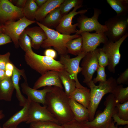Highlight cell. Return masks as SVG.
I'll return each mask as SVG.
<instances>
[{
  "instance_id": "6da1fadb",
  "label": "cell",
  "mask_w": 128,
  "mask_h": 128,
  "mask_svg": "<svg viewBox=\"0 0 128 128\" xmlns=\"http://www.w3.org/2000/svg\"><path fill=\"white\" fill-rule=\"evenodd\" d=\"M46 108L58 121L63 125L75 120L71 110L69 99L63 89L52 86L46 97Z\"/></svg>"
},
{
  "instance_id": "7a4b0ae2",
  "label": "cell",
  "mask_w": 128,
  "mask_h": 128,
  "mask_svg": "<svg viewBox=\"0 0 128 128\" xmlns=\"http://www.w3.org/2000/svg\"><path fill=\"white\" fill-rule=\"evenodd\" d=\"M86 84L90 90L91 100L88 109L89 113L88 121H91L95 117L96 110L103 97L107 93H112L118 84L116 79L112 77L105 82H100L98 85H96L92 80Z\"/></svg>"
},
{
  "instance_id": "3957f363",
  "label": "cell",
  "mask_w": 128,
  "mask_h": 128,
  "mask_svg": "<svg viewBox=\"0 0 128 128\" xmlns=\"http://www.w3.org/2000/svg\"><path fill=\"white\" fill-rule=\"evenodd\" d=\"M36 23L44 31L47 36L46 38L41 47L45 49L53 47L60 55L68 54L66 44L69 41L81 37L80 35L76 34L73 35L63 34L45 26L38 22Z\"/></svg>"
},
{
  "instance_id": "277c9868",
  "label": "cell",
  "mask_w": 128,
  "mask_h": 128,
  "mask_svg": "<svg viewBox=\"0 0 128 128\" xmlns=\"http://www.w3.org/2000/svg\"><path fill=\"white\" fill-rule=\"evenodd\" d=\"M24 59L27 65L41 75L50 71L59 72L64 70V66L59 61L38 55L33 51L25 52Z\"/></svg>"
},
{
  "instance_id": "5b68a950",
  "label": "cell",
  "mask_w": 128,
  "mask_h": 128,
  "mask_svg": "<svg viewBox=\"0 0 128 128\" xmlns=\"http://www.w3.org/2000/svg\"><path fill=\"white\" fill-rule=\"evenodd\" d=\"M116 102L113 94L110 93L105 98L103 111L96 114L91 121L80 122L86 128H110L113 120L112 116L116 110Z\"/></svg>"
},
{
  "instance_id": "8992f818",
  "label": "cell",
  "mask_w": 128,
  "mask_h": 128,
  "mask_svg": "<svg viewBox=\"0 0 128 128\" xmlns=\"http://www.w3.org/2000/svg\"><path fill=\"white\" fill-rule=\"evenodd\" d=\"M128 20L127 16L116 15L105 21L107 30L104 33L108 40L115 42L128 33Z\"/></svg>"
},
{
  "instance_id": "52a82bcc",
  "label": "cell",
  "mask_w": 128,
  "mask_h": 128,
  "mask_svg": "<svg viewBox=\"0 0 128 128\" xmlns=\"http://www.w3.org/2000/svg\"><path fill=\"white\" fill-rule=\"evenodd\" d=\"M94 14L93 16L88 18L84 14H80L78 19V26L79 30H77L76 34L80 35L83 32L96 31L98 33H104L107 30L105 25L100 24L98 21V17L101 14V10L97 8H94Z\"/></svg>"
},
{
  "instance_id": "ba28073f",
  "label": "cell",
  "mask_w": 128,
  "mask_h": 128,
  "mask_svg": "<svg viewBox=\"0 0 128 128\" xmlns=\"http://www.w3.org/2000/svg\"><path fill=\"white\" fill-rule=\"evenodd\" d=\"M36 22L29 20L24 16L16 21H8L2 25V33L10 37L15 47L18 48L20 35L28 26Z\"/></svg>"
},
{
  "instance_id": "9c48e42d",
  "label": "cell",
  "mask_w": 128,
  "mask_h": 128,
  "mask_svg": "<svg viewBox=\"0 0 128 128\" xmlns=\"http://www.w3.org/2000/svg\"><path fill=\"white\" fill-rule=\"evenodd\" d=\"M128 36V33L118 41L113 42L109 40L104 44L102 48L109 60L108 69L110 72L115 73V68L119 63L121 56L120 48L121 45Z\"/></svg>"
},
{
  "instance_id": "30bf717a",
  "label": "cell",
  "mask_w": 128,
  "mask_h": 128,
  "mask_svg": "<svg viewBox=\"0 0 128 128\" xmlns=\"http://www.w3.org/2000/svg\"><path fill=\"white\" fill-rule=\"evenodd\" d=\"M87 53L82 52L76 57L70 58L68 54L60 55L59 61L64 66V70L75 81L76 88H83L78 78V74L81 72L82 68L79 66L81 60Z\"/></svg>"
},
{
  "instance_id": "8fae6325",
  "label": "cell",
  "mask_w": 128,
  "mask_h": 128,
  "mask_svg": "<svg viewBox=\"0 0 128 128\" xmlns=\"http://www.w3.org/2000/svg\"><path fill=\"white\" fill-rule=\"evenodd\" d=\"M98 54L99 49L97 48L87 52L82 59L81 72L84 78L83 83L87 84L92 80L93 74L99 66L98 60Z\"/></svg>"
},
{
  "instance_id": "7c38bea8",
  "label": "cell",
  "mask_w": 128,
  "mask_h": 128,
  "mask_svg": "<svg viewBox=\"0 0 128 128\" xmlns=\"http://www.w3.org/2000/svg\"><path fill=\"white\" fill-rule=\"evenodd\" d=\"M42 121H51L59 124L46 106H41L39 103L31 100L29 108L28 118L26 123L30 124L34 122Z\"/></svg>"
},
{
  "instance_id": "4fadbf2b",
  "label": "cell",
  "mask_w": 128,
  "mask_h": 128,
  "mask_svg": "<svg viewBox=\"0 0 128 128\" xmlns=\"http://www.w3.org/2000/svg\"><path fill=\"white\" fill-rule=\"evenodd\" d=\"M82 4L77 5L71 11L62 17L59 23L56 27V31L67 35H70L72 33H76L78 30L76 27L78 24L77 23L72 24L73 18L78 14H84L87 11V9H84L77 11L78 9L83 6Z\"/></svg>"
},
{
  "instance_id": "5bb4252c",
  "label": "cell",
  "mask_w": 128,
  "mask_h": 128,
  "mask_svg": "<svg viewBox=\"0 0 128 128\" xmlns=\"http://www.w3.org/2000/svg\"><path fill=\"white\" fill-rule=\"evenodd\" d=\"M23 9L8 0H0V24L8 21H15L24 17Z\"/></svg>"
},
{
  "instance_id": "9a60e30c",
  "label": "cell",
  "mask_w": 128,
  "mask_h": 128,
  "mask_svg": "<svg viewBox=\"0 0 128 128\" xmlns=\"http://www.w3.org/2000/svg\"><path fill=\"white\" fill-rule=\"evenodd\" d=\"M80 35L82 39V52L87 53L93 51L101 44H104L108 40L104 33H90L85 32H82Z\"/></svg>"
},
{
  "instance_id": "2e32d148",
  "label": "cell",
  "mask_w": 128,
  "mask_h": 128,
  "mask_svg": "<svg viewBox=\"0 0 128 128\" xmlns=\"http://www.w3.org/2000/svg\"><path fill=\"white\" fill-rule=\"evenodd\" d=\"M21 87L23 93L31 101L45 106L46 94L51 90L52 86L46 87L42 90H38L31 88L27 82L24 81L21 84Z\"/></svg>"
},
{
  "instance_id": "e0dca14e",
  "label": "cell",
  "mask_w": 128,
  "mask_h": 128,
  "mask_svg": "<svg viewBox=\"0 0 128 128\" xmlns=\"http://www.w3.org/2000/svg\"><path fill=\"white\" fill-rule=\"evenodd\" d=\"M52 86L63 89L58 72L50 71L41 75L34 83L33 88L37 89L43 87Z\"/></svg>"
},
{
  "instance_id": "ac0fdd59",
  "label": "cell",
  "mask_w": 128,
  "mask_h": 128,
  "mask_svg": "<svg viewBox=\"0 0 128 128\" xmlns=\"http://www.w3.org/2000/svg\"><path fill=\"white\" fill-rule=\"evenodd\" d=\"M30 99L27 97V102L22 108L18 111L5 122L3 125L4 127H17L22 122H26L28 117V110Z\"/></svg>"
},
{
  "instance_id": "d6986e66",
  "label": "cell",
  "mask_w": 128,
  "mask_h": 128,
  "mask_svg": "<svg viewBox=\"0 0 128 128\" xmlns=\"http://www.w3.org/2000/svg\"><path fill=\"white\" fill-rule=\"evenodd\" d=\"M30 38L32 47L36 50L39 49L47 36L44 31L39 26L27 27L25 30Z\"/></svg>"
},
{
  "instance_id": "ffe728a7",
  "label": "cell",
  "mask_w": 128,
  "mask_h": 128,
  "mask_svg": "<svg viewBox=\"0 0 128 128\" xmlns=\"http://www.w3.org/2000/svg\"><path fill=\"white\" fill-rule=\"evenodd\" d=\"M21 76L23 77L24 81L27 82L24 70L19 69L14 65L11 79L16 91V97L19 101V105L20 106L23 107L26 104L27 98H26L22 95L20 89L19 81Z\"/></svg>"
},
{
  "instance_id": "44dd1931",
  "label": "cell",
  "mask_w": 128,
  "mask_h": 128,
  "mask_svg": "<svg viewBox=\"0 0 128 128\" xmlns=\"http://www.w3.org/2000/svg\"><path fill=\"white\" fill-rule=\"evenodd\" d=\"M69 102L75 120L79 122L89 121V113L87 108L73 100L69 99Z\"/></svg>"
},
{
  "instance_id": "7402d4cb",
  "label": "cell",
  "mask_w": 128,
  "mask_h": 128,
  "mask_svg": "<svg viewBox=\"0 0 128 128\" xmlns=\"http://www.w3.org/2000/svg\"><path fill=\"white\" fill-rule=\"evenodd\" d=\"M68 97L88 109L91 100L90 89L85 87L76 88Z\"/></svg>"
},
{
  "instance_id": "603a6c76",
  "label": "cell",
  "mask_w": 128,
  "mask_h": 128,
  "mask_svg": "<svg viewBox=\"0 0 128 128\" xmlns=\"http://www.w3.org/2000/svg\"><path fill=\"white\" fill-rule=\"evenodd\" d=\"M64 0H47L43 5L39 7L35 14V19L41 22L51 11L59 7Z\"/></svg>"
},
{
  "instance_id": "cb8c5ba5",
  "label": "cell",
  "mask_w": 128,
  "mask_h": 128,
  "mask_svg": "<svg viewBox=\"0 0 128 128\" xmlns=\"http://www.w3.org/2000/svg\"><path fill=\"white\" fill-rule=\"evenodd\" d=\"M14 89L11 78H6L0 81V100L10 101Z\"/></svg>"
},
{
  "instance_id": "d4e9b609",
  "label": "cell",
  "mask_w": 128,
  "mask_h": 128,
  "mask_svg": "<svg viewBox=\"0 0 128 128\" xmlns=\"http://www.w3.org/2000/svg\"><path fill=\"white\" fill-rule=\"evenodd\" d=\"M58 74L62 84L64 87V92L69 97L76 88L75 81L65 70L58 72Z\"/></svg>"
},
{
  "instance_id": "484cf974",
  "label": "cell",
  "mask_w": 128,
  "mask_h": 128,
  "mask_svg": "<svg viewBox=\"0 0 128 128\" xmlns=\"http://www.w3.org/2000/svg\"><path fill=\"white\" fill-rule=\"evenodd\" d=\"M63 17L59 7H58L50 13L41 22V23L48 28L56 27Z\"/></svg>"
},
{
  "instance_id": "4316f807",
  "label": "cell",
  "mask_w": 128,
  "mask_h": 128,
  "mask_svg": "<svg viewBox=\"0 0 128 128\" xmlns=\"http://www.w3.org/2000/svg\"><path fill=\"white\" fill-rule=\"evenodd\" d=\"M107 3L117 14V16H128V0H107Z\"/></svg>"
},
{
  "instance_id": "83f0119b",
  "label": "cell",
  "mask_w": 128,
  "mask_h": 128,
  "mask_svg": "<svg viewBox=\"0 0 128 128\" xmlns=\"http://www.w3.org/2000/svg\"><path fill=\"white\" fill-rule=\"evenodd\" d=\"M82 39L81 37L69 41L67 43L68 53L77 56L82 51Z\"/></svg>"
},
{
  "instance_id": "f1b7e54d",
  "label": "cell",
  "mask_w": 128,
  "mask_h": 128,
  "mask_svg": "<svg viewBox=\"0 0 128 128\" xmlns=\"http://www.w3.org/2000/svg\"><path fill=\"white\" fill-rule=\"evenodd\" d=\"M38 8L34 0H27L23 9L24 16L29 20L35 21L36 13Z\"/></svg>"
},
{
  "instance_id": "f546056e",
  "label": "cell",
  "mask_w": 128,
  "mask_h": 128,
  "mask_svg": "<svg viewBox=\"0 0 128 128\" xmlns=\"http://www.w3.org/2000/svg\"><path fill=\"white\" fill-rule=\"evenodd\" d=\"M113 94L116 103H122L128 101V87H124L122 85H117L114 89Z\"/></svg>"
},
{
  "instance_id": "4dcf8cb0",
  "label": "cell",
  "mask_w": 128,
  "mask_h": 128,
  "mask_svg": "<svg viewBox=\"0 0 128 128\" xmlns=\"http://www.w3.org/2000/svg\"><path fill=\"white\" fill-rule=\"evenodd\" d=\"M19 45L25 52L33 51L31 39L24 31L20 35L19 38Z\"/></svg>"
},
{
  "instance_id": "1f68e13d",
  "label": "cell",
  "mask_w": 128,
  "mask_h": 128,
  "mask_svg": "<svg viewBox=\"0 0 128 128\" xmlns=\"http://www.w3.org/2000/svg\"><path fill=\"white\" fill-rule=\"evenodd\" d=\"M83 0H65L59 7L61 13L63 17L67 14L69 11L77 5L82 4Z\"/></svg>"
},
{
  "instance_id": "d6a6232c",
  "label": "cell",
  "mask_w": 128,
  "mask_h": 128,
  "mask_svg": "<svg viewBox=\"0 0 128 128\" xmlns=\"http://www.w3.org/2000/svg\"><path fill=\"white\" fill-rule=\"evenodd\" d=\"M29 128H63L62 125L50 121L36 122L30 124Z\"/></svg>"
},
{
  "instance_id": "836d02e7",
  "label": "cell",
  "mask_w": 128,
  "mask_h": 128,
  "mask_svg": "<svg viewBox=\"0 0 128 128\" xmlns=\"http://www.w3.org/2000/svg\"><path fill=\"white\" fill-rule=\"evenodd\" d=\"M116 107L119 117L123 120H128V101L122 103H116Z\"/></svg>"
},
{
  "instance_id": "e575fe53",
  "label": "cell",
  "mask_w": 128,
  "mask_h": 128,
  "mask_svg": "<svg viewBox=\"0 0 128 128\" xmlns=\"http://www.w3.org/2000/svg\"><path fill=\"white\" fill-rule=\"evenodd\" d=\"M97 75L92 81L95 84L98 82H102L105 81L107 80V75L105 72V67L99 66L97 70Z\"/></svg>"
},
{
  "instance_id": "d590c367",
  "label": "cell",
  "mask_w": 128,
  "mask_h": 128,
  "mask_svg": "<svg viewBox=\"0 0 128 128\" xmlns=\"http://www.w3.org/2000/svg\"><path fill=\"white\" fill-rule=\"evenodd\" d=\"M99 54L98 60L99 66L105 67L108 66L109 64L108 58L102 48H98Z\"/></svg>"
},
{
  "instance_id": "8d00e7d4",
  "label": "cell",
  "mask_w": 128,
  "mask_h": 128,
  "mask_svg": "<svg viewBox=\"0 0 128 128\" xmlns=\"http://www.w3.org/2000/svg\"><path fill=\"white\" fill-rule=\"evenodd\" d=\"M10 53L9 52L3 55L0 54V69L5 70L7 64L10 61Z\"/></svg>"
},
{
  "instance_id": "74e56055",
  "label": "cell",
  "mask_w": 128,
  "mask_h": 128,
  "mask_svg": "<svg viewBox=\"0 0 128 128\" xmlns=\"http://www.w3.org/2000/svg\"><path fill=\"white\" fill-rule=\"evenodd\" d=\"M117 84H127L128 83V69H126L123 73H121L119 77L116 79Z\"/></svg>"
},
{
  "instance_id": "f35d334b",
  "label": "cell",
  "mask_w": 128,
  "mask_h": 128,
  "mask_svg": "<svg viewBox=\"0 0 128 128\" xmlns=\"http://www.w3.org/2000/svg\"><path fill=\"white\" fill-rule=\"evenodd\" d=\"M115 112L113 115L112 119L114 120L113 122L115 123H116V125L117 126L119 125H128V120H125L120 118L118 115L117 110L116 108Z\"/></svg>"
},
{
  "instance_id": "ab89813d",
  "label": "cell",
  "mask_w": 128,
  "mask_h": 128,
  "mask_svg": "<svg viewBox=\"0 0 128 128\" xmlns=\"http://www.w3.org/2000/svg\"><path fill=\"white\" fill-rule=\"evenodd\" d=\"M62 125L63 128H86L84 127L80 122L75 120Z\"/></svg>"
},
{
  "instance_id": "60d3db41",
  "label": "cell",
  "mask_w": 128,
  "mask_h": 128,
  "mask_svg": "<svg viewBox=\"0 0 128 128\" xmlns=\"http://www.w3.org/2000/svg\"><path fill=\"white\" fill-rule=\"evenodd\" d=\"M12 42L11 39L9 36L3 33H0V46Z\"/></svg>"
},
{
  "instance_id": "b9f144b4",
  "label": "cell",
  "mask_w": 128,
  "mask_h": 128,
  "mask_svg": "<svg viewBox=\"0 0 128 128\" xmlns=\"http://www.w3.org/2000/svg\"><path fill=\"white\" fill-rule=\"evenodd\" d=\"M27 0H13L17 7L23 9L24 7Z\"/></svg>"
},
{
  "instance_id": "7bdbcfd3",
  "label": "cell",
  "mask_w": 128,
  "mask_h": 128,
  "mask_svg": "<svg viewBox=\"0 0 128 128\" xmlns=\"http://www.w3.org/2000/svg\"><path fill=\"white\" fill-rule=\"evenodd\" d=\"M14 65L10 61L7 64L5 67V70L13 71L14 68Z\"/></svg>"
},
{
  "instance_id": "ee69618b",
  "label": "cell",
  "mask_w": 128,
  "mask_h": 128,
  "mask_svg": "<svg viewBox=\"0 0 128 128\" xmlns=\"http://www.w3.org/2000/svg\"><path fill=\"white\" fill-rule=\"evenodd\" d=\"M35 2L39 7L45 4L47 0H34Z\"/></svg>"
},
{
  "instance_id": "f6af8a7d",
  "label": "cell",
  "mask_w": 128,
  "mask_h": 128,
  "mask_svg": "<svg viewBox=\"0 0 128 128\" xmlns=\"http://www.w3.org/2000/svg\"><path fill=\"white\" fill-rule=\"evenodd\" d=\"M7 78L5 74V70L0 69V81Z\"/></svg>"
},
{
  "instance_id": "bcb514c9",
  "label": "cell",
  "mask_w": 128,
  "mask_h": 128,
  "mask_svg": "<svg viewBox=\"0 0 128 128\" xmlns=\"http://www.w3.org/2000/svg\"><path fill=\"white\" fill-rule=\"evenodd\" d=\"M5 75L7 78H11L13 74V71L9 70H5Z\"/></svg>"
},
{
  "instance_id": "7dc6e473",
  "label": "cell",
  "mask_w": 128,
  "mask_h": 128,
  "mask_svg": "<svg viewBox=\"0 0 128 128\" xmlns=\"http://www.w3.org/2000/svg\"><path fill=\"white\" fill-rule=\"evenodd\" d=\"M57 53L56 51L53 49H51L50 57L54 59L57 56Z\"/></svg>"
},
{
  "instance_id": "c3c4849f",
  "label": "cell",
  "mask_w": 128,
  "mask_h": 128,
  "mask_svg": "<svg viewBox=\"0 0 128 128\" xmlns=\"http://www.w3.org/2000/svg\"><path fill=\"white\" fill-rule=\"evenodd\" d=\"M5 117V115L3 113V110H0V120L3 118Z\"/></svg>"
},
{
  "instance_id": "681fc988",
  "label": "cell",
  "mask_w": 128,
  "mask_h": 128,
  "mask_svg": "<svg viewBox=\"0 0 128 128\" xmlns=\"http://www.w3.org/2000/svg\"><path fill=\"white\" fill-rule=\"evenodd\" d=\"M114 123H114V122L113 121V120L110 128H121V127H118L117 126L115 125L114 124Z\"/></svg>"
},
{
  "instance_id": "f907efd6",
  "label": "cell",
  "mask_w": 128,
  "mask_h": 128,
  "mask_svg": "<svg viewBox=\"0 0 128 128\" xmlns=\"http://www.w3.org/2000/svg\"><path fill=\"white\" fill-rule=\"evenodd\" d=\"M3 26L2 25L0 24V33H2Z\"/></svg>"
},
{
  "instance_id": "816d5d0a",
  "label": "cell",
  "mask_w": 128,
  "mask_h": 128,
  "mask_svg": "<svg viewBox=\"0 0 128 128\" xmlns=\"http://www.w3.org/2000/svg\"><path fill=\"white\" fill-rule=\"evenodd\" d=\"M0 128H20L18 127H2L1 126L0 124Z\"/></svg>"
},
{
  "instance_id": "f5cc1de1",
  "label": "cell",
  "mask_w": 128,
  "mask_h": 128,
  "mask_svg": "<svg viewBox=\"0 0 128 128\" xmlns=\"http://www.w3.org/2000/svg\"><path fill=\"white\" fill-rule=\"evenodd\" d=\"M120 128H128V125H125L124 127H121Z\"/></svg>"
},
{
  "instance_id": "db71d44e",
  "label": "cell",
  "mask_w": 128,
  "mask_h": 128,
  "mask_svg": "<svg viewBox=\"0 0 128 128\" xmlns=\"http://www.w3.org/2000/svg\"></svg>"
}]
</instances>
